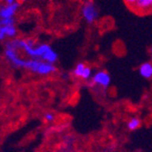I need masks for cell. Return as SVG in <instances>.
I'll return each mask as SVG.
<instances>
[{
	"label": "cell",
	"instance_id": "2e32d148",
	"mask_svg": "<svg viewBox=\"0 0 152 152\" xmlns=\"http://www.w3.org/2000/svg\"><path fill=\"white\" fill-rule=\"evenodd\" d=\"M150 59H151V62H152V53H150Z\"/></svg>",
	"mask_w": 152,
	"mask_h": 152
},
{
	"label": "cell",
	"instance_id": "7a4b0ae2",
	"mask_svg": "<svg viewBox=\"0 0 152 152\" xmlns=\"http://www.w3.org/2000/svg\"><path fill=\"white\" fill-rule=\"evenodd\" d=\"M81 15L88 24H93L99 18V9L93 1H88L81 7Z\"/></svg>",
	"mask_w": 152,
	"mask_h": 152
},
{
	"label": "cell",
	"instance_id": "5b68a950",
	"mask_svg": "<svg viewBox=\"0 0 152 152\" xmlns=\"http://www.w3.org/2000/svg\"><path fill=\"white\" fill-rule=\"evenodd\" d=\"M20 3L16 2L13 5H2L0 8V18H14L19 8Z\"/></svg>",
	"mask_w": 152,
	"mask_h": 152
},
{
	"label": "cell",
	"instance_id": "30bf717a",
	"mask_svg": "<svg viewBox=\"0 0 152 152\" xmlns=\"http://www.w3.org/2000/svg\"><path fill=\"white\" fill-rule=\"evenodd\" d=\"M140 124H141V121H140V119L139 118L132 117L128 121L127 127H128V129H129L130 131H134V130L137 129L140 127Z\"/></svg>",
	"mask_w": 152,
	"mask_h": 152
},
{
	"label": "cell",
	"instance_id": "3957f363",
	"mask_svg": "<svg viewBox=\"0 0 152 152\" xmlns=\"http://www.w3.org/2000/svg\"><path fill=\"white\" fill-rule=\"evenodd\" d=\"M4 56L6 59L14 66L18 68H25L26 65V59L22 58L18 50L14 49H9V48H5L4 50Z\"/></svg>",
	"mask_w": 152,
	"mask_h": 152
},
{
	"label": "cell",
	"instance_id": "9c48e42d",
	"mask_svg": "<svg viewBox=\"0 0 152 152\" xmlns=\"http://www.w3.org/2000/svg\"><path fill=\"white\" fill-rule=\"evenodd\" d=\"M86 67H87V65L85 63H83V62H78L75 68H74V70L72 72L73 76L75 77H77V78H82V76L83 74H84V71L86 69Z\"/></svg>",
	"mask_w": 152,
	"mask_h": 152
},
{
	"label": "cell",
	"instance_id": "6da1fadb",
	"mask_svg": "<svg viewBox=\"0 0 152 152\" xmlns=\"http://www.w3.org/2000/svg\"><path fill=\"white\" fill-rule=\"evenodd\" d=\"M25 69H27L40 76H48L56 72L57 66L54 64L46 62L44 60L31 58L26 61Z\"/></svg>",
	"mask_w": 152,
	"mask_h": 152
},
{
	"label": "cell",
	"instance_id": "ba28073f",
	"mask_svg": "<svg viewBox=\"0 0 152 152\" xmlns=\"http://www.w3.org/2000/svg\"><path fill=\"white\" fill-rule=\"evenodd\" d=\"M139 72L140 75L146 79L152 78V62L142 63L139 68Z\"/></svg>",
	"mask_w": 152,
	"mask_h": 152
},
{
	"label": "cell",
	"instance_id": "4fadbf2b",
	"mask_svg": "<svg viewBox=\"0 0 152 152\" xmlns=\"http://www.w3.org/2000/svg\"><path fill=\"white\" fill-rule=\"evenodd\" d=\"M124 2L126 3V5L130 7V8H133L134 6L136 5V3L137 2V0H124Z\"/></svg>",
	"mask_w": 152,
	"mask_h": 152
},
{
	"label": "cell",
	"instance_id": "8fae6325",
	"mask_svg": "<svg viewBox=\"0 0 152 152\" xmlns=\"http://www.w3.org/2000/svg\"><path fill=\"white\" fill-rule=\"evenodd\" d=\"M15 23H16L15 18H1V20H0V26H9V25H15Z\"/></svg>",
	"mask_w": 152,
	"mask_h": 152
},
{
	"label": "cell",
	"instance_id": "52a82bcc",
	"mask_svg": "<svg viewBox=\"0 0 152 152\" xmlns=\"http://www.w3.org/2000/svg\"><path fill=\"white\" fill-rule=\"evenodd\" d=\"M133 9L137 13H147L152 10V0H137Z\"/></svg>",
	"mask_w": 152,
	"mask_h": 152
},
{
	"label": "cell",
	"instance_id": "5bb4252c",
	"mask_svg": "<svg viewBox=\"0 0 152 152\" xmlns=\"http://www.w3.org/2000/svg\"><path fill=\"white\" fill-rule=\"evenodd\" d=\"M5 5H13L16 2H18V0H3Z\"/></svg>",
	"mask_w": 152,
	"mask_h": 152
},
{
	"label": "cell",
	"instance_id": "8992f818",
	"mask_svg": "<svg viewBox=\"0 0 152 152\" xmlns=\"http://www.w3.org/2000/svg\"><path fill=\"white\" fill-rule=\"evenodd\" d=\"M18 35V29L15 25L0 26V40L4 41L6 37L10 39L16 38Z\"/></svg>",
	"mask_w": 152,
	"mask_h": 152
},
{
	"label": "cell",
	"instance_id": "9a60e30c",
	"mask_svg": "<svg viewBox=\"0 0 152 152\" xmlns=\"http://www.w3.org/2000/svg\"><path fill=\"white\" fill-rule=\"evenodd\" d=\"M26 1V0H18V3H20V4H22V3H25Z\"/></svg>",
	"mask_w": 152,
	"mask_h": 152
},
{
	"label": "cell",
	"instance_id": "277c9868",
	"mask_svg": "<svg viewBox=\"0 0 152 152\" xmlns=\"http://www.w3.org/2000/svg\"><path fill=\"white\" fill-rule=\"evenodd\" d=\"M91 81L94 85L99 86L103 88H107L110 85L111 78H110V76L107 71L99 70L96 73H95V75L91 78Z\"/></svg>",
	"mask_w": 152,
	"mask_h": 152
},
{
	"label": "cell",
	"instance_id": "7c38bea8",
	"mask_svg": "<svg viewBox=\"0 0 152 152\" xmlns=\"http://www.w3.org/2000/svg\"><path fill=\"white\" fill-rule=\"evenodd\" d=\"M55 115L53 114V113H51V112H48V113H46L45 115H44V119H45V121L46 122H48V123H51V122H53L54 120H55Z\"/></svg>",
	"mask_w": 152,
	"mask_h": 152
}]
</instances>
